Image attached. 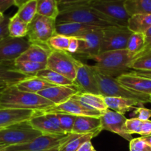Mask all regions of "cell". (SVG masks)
<instances>
[{
    "label": "cell",
    "instance_id": "obj_1",
    "mask_svg": "<svg viewBox=\"0 0 151 151\" xmlns=\"http://www.w3.org/2000/svg\"><path fill=\"white\" fill-rule=\"evenodd\" d=\"M59 7V14L56 20V24L76 22L101 27L118 26L109 18L90 7L88 2Z\"/></svg>",
    "mask_w": 151,
    "mask_h": 151
},
{
    "label": "cell",
    "instance_id": "obj_2",
    "mask_svg": "<svg viewBox=\"0 0 151 151\" xmlns=\"http://www.w3.org/2000/svg\"><path fill=\"white\" fill-rule=\"evenodd\" d=\"M136 56L127 50L108 51L99 53L90 57L94 60V67L102 74L113 78L127 73L130 70V65Z\"/></svg>",
    "mask_w": 151,
    "mask_h": 151
},
{
    "label": "cell",
    "instance_id": "obj_3",
    "mask_svg": "<svg viewBox=\"0 0 151 151\" xmlns=\"http://www.w3.org/2000/svg\"><path fill=\"white\" fill-rule=\"evenodd\" d=\"M53 106V103L38 94L25 92L15 85L7 86L0 97V109H30L38 111Z\"/></svg>",
    "mask_w": 151,
    "mask_h": 151
},
{
    "label": "cell",
    "instance_id": "obj_4",
    "mask_svg": "<svg viewBox=\"0 0 151 151\" xmlns=\"http://www.w3.org/2000/svg\"><path fill=\"white\" fill-rule=\"evenodd\" d=\"M91 68L97 82L99 93L104 97H115L131 99L142 105L151 103V96L132 91L120 83L116 78L103 75L94 66H91Z\"/></svg>",
    "mask_w": 151,
    "mask_h": 151
},
{
    "label": "cell",
    "instance_id": "obj_5",
    "mask_svg": "<svg viewBox=\"0 0 151 151\" xmlns=\"http://www.w3.org/2000/svg\"><path fill=\"white\" fill-rule=\"evenodd\" d=\"M42 135L33 128L29 120L0 128V150L13 145L25 144Z\"/></svg>",
    "mask_w": 151,
    "mask_h": 151
},
{
    "label": "cell",
    "instance_id": "obj_6",
    "mask_svg": "<svg viewBox=\"0 0 151 151\" xmlns=\"http://www.w3.org/2000/svg\"><path fill=\"white\" fill-rule=\"evenodd\" d=\"M70 134L64 135L42 134L31 142L1 149V151H58Z\"/></svg>",
    "mask_w": 151,
    "mask_h": 151
},
{
    "label": "cell",
    "instance_id": "obj_7",
    "mask_svg": "<svg viewBox=\"0 0 151 151\" xmlns=\"http://www.w3.org/2000/svg\"><path fill=\"white\" fill-rule=\"evenodd\" d=\"M56 19L36 14L28 24L27 38L30 43L47 44L48 40L56 35Z\"/></svg>",
    "mask_w": 151,
    "mask_h": 151
},
{
    "label": "cell",
    "instance_id": "obj_8",
    "mask_svg": "<svg viewBox=\"0 0 151 151\" xmlns=\"http://www.w3.org/2000/svg\"><path fill=\"white\" fill-rule=\"evenodd\" d=\"M77 59L66 51L52 50L47 59L46 66L70 81H74L76 76Z\"/></svg>",
    "mask_w": 151,
    "mask_h": 151
},
{
    "label": "cell",
    "instance_id": "obj_9",
    "mask_svg": "<svg viewBox=\"0 0 151 151\" xmlns=\"http://www.w3.org/2000/svg\"><path fill=\"white\" fill-rule=\"evenodd\" d=\"M133 32L127 27L110 26L103 29L100 52L126 50L127 41Z\"/></svg>",
    "mask_w": 151,
    "mask_h": 151
},
{
    "label": "cell",
    "instance_id": "obj_10",
    "mask_svg": "<svg viewBox=\"0 0 151 151\" xmlns=\"http://www.w3.org/2000/svg\"><path fill=\"white\" fill-rule=\"evenodd\" d=\"M93 9L109 18L118 26L127 27L130 15L124 7V1H107L93 0L88 2Z\"/></svg>",
    "mask_w": 151,
    "mask_h": 151
},
{
    "label": "cell",
    "instance_id": "obj_11",
    "mask_svg": "<svg viewBox=\"0 0 151 151\" xmlns=\"http://www.w3.org/2000/svg\"><path fill=\"white\" fill-rule=\"evenodd\" d=\"M37 114H67L74 116H88L100 117L102 113L91 110L83 106L78 100L71 97L68 101L61 104L53 105L47 109L36 111Z\"/></svg>",
    "mask_w": 151,
    "mask_h": 151
},
{
    "label": "cell",
    "instance_id": "obj_12",
    "mask_svg": "<svg viewBox=\"0 0 151 151\" xmlns=\"http://www.w3.org/2000/svg\"><path fill=\"white\" fill-rule=\"evenodd\" d=\"M31 43L26 38L7 36L0 40V62H14Z\"/></svg>",
    "mask_w": 151,
    "mask_h": 151
},
{
    "label": "cell",
    "instance_id": "obj_13",
    "mask_svg": "<svg viewBox=\"0 0 151 151\" xmlns=\"http://www.w3.org/2000/svg\"><path fill=\"white\" fill-rule=\"evenodd\" d=\"M104 28L89 31L76 37L79 41V47L76 54L85 59L99 54Z\"/></svg>",
    "mask_w": 151,
    "mask_h": 151
},
{
    "label": "cell",
    "instance_id": "obj_14",
    "mask_svg": "<svg viewBox=\"0 0 151 151\" xmlns=\"http://www.w3.org/2000/svg\"><path fill=\"white\" fill-rule=\"evenodd\" d=\"M127 118L124 114L107 109L102 113L100 116L102 131H108L110 132L118 134L127 141L130 142L133 139L132 135L128 134L125 131V123Z\"/></svg>",
    "mask_w": 151,
    "mask_h": 151
},
{
    "label": "cell",
    "instance_id": "obj_15",
    "mask_svg": "<svg viewBox=\"0 0 151 151\" xmlns=\"http://www.w3.org/2000/svg\"><path fill=\"white\" fill-rule=\"evenodd\" d=\"M73 83L81 92L100 94L91 66L83 63L80 60H78L77 63L76 76Z\"/></svg>",
    "mask_w": 151,
    "mask_h": 151
},
{
    "label": "cell",
    "instance_id": "obj_16",
    "mask_svg": "<svg viewBox=\"0 0 151 151\" xmlns=\"http://www.w3.org/2000/svg\"><path fill=\"white\" fill-rule=\"evenodd\" d=\"M78 92L81 91L74 84L73 86H54L37 94L53 103V105H58L68 101Z\"/></svg>",
    "mask_w": 151,
    "mask_h": 151
},
{
    "label": "cell",
    "instance_id": "obj_17",
    "mask_svg": "<svg viewBox=\"0 0 151 151\" xmlns=\"http://www.w3.org/2000/svg\"><path fill=\"white\" fill-rule=\"evenodd\" d=\"M116 80L132 91L151 96V79L150 78L127 72L118 77Z\"/></svg>",
    "mask_w": 151,
    "mask_h": 151
},
{
    "label": "cell",
    "instance_id": "obj_18",
    "mask_svg": "<svg viewBox=\"0 0 151 151\" xmlns=\"http://www.w3.org/2000/svg\"><path fill=\"white\" fill-rule=\"evenodd\" d=\"M36 111L30 109H0V128L30 120Z\"/></svg>",
    "mask_w": 151,
    "mask_h": 151
},
{
    "label": "cell",
    "instance_id": "obj_19",
    "mask_svg": "<svg viewBox=\"0 0 151 151\" xmlns=\"http://www.w3.org/2000/svg\"><path fill=\"white\" fill-rule=\"evenodd\" d=\"M52 50L47 44L31 43L28 50L24 52L16 60L31 61L46 65Z\"/></svg>",
    "mask_w": 151,
    "mask_h": 151
},
{
    "label": "cell",
    "instance_id": "obj_20",
    "mask_svg": "<svg viewBox=\"0 0 151 151\" xmlns=\"http://www.w3.org/2000/svg\"><path fill=\"white\" fill-rule=\"evenodd\" d=\"M102 131L100 117L88 116H77L73 128V134H97Z\"/></svg>",
    "mask_w": 151,
    "mask_h": 151
},
{
    "label": "cell",
    "instance_id": "obj_21",
    "mask_svg": "<svg viewBox=\"0 0 151 151\" xmlns=\"http://www.w3.org/2000/svg\"><path fill=\"white\" fill-rule=\"evenodd\" d=\"M100 28L104 27L76 23V22L58 23L56 24V34L63 35L68 37H78L89 31L100 29Z\"/></svg>",
    "mask_w": 151,
    "mask_h": 151
},
{
    "label": "cell",
    "instance_id": "obj_22",
    "mask_svg": "<svg viewBox=\"0 0 151 151\" xmlns=\"http://www.w3.org/2000/svg\"><path fill=\"white\" fill-rule=\"evenodd\" d=\"M78 100L83 106L91 110L104 113L108 109L105 103V97L101 94H94L87 92H78L72 97Z\"/></svg>",
    "mask_w": 151,
    "mask_h": 151
},
{
    "label": "cell",
    "instance_id": "obj_23",
    "mask_svg": "<svg viewBox=\"0 0 151 151\" xmlns=\"http://www.w3.org/2000/svg\"><path fill=\"white\" fill-rule=\"evenodd\" d=\"M30 124L33 128L36 129L42 134L46 135H64L67 134L60 128L55 126L44 114H37L36 112L35 116L30 118L29 120Z\"/></svg>",
    "mask_w": 151,
    "mask_h": 151
},
{
    "label": "cell",
    "instance_id": "obj_24",
    "mask_svg": "<svg viewBox=\"0 0 151 151\" xmlns=\"http://www.w3.org/2000/svg\"><path fill=\"white\" fill-rule=\"evenodd\" d=\"M15 86L20 91L33 94H37L49 87L54 86V85L37 76L27 77L25 79L15 84Z\"/></svg>",
    "mask_w": 151,
    "mask_h": 151
},
{
    "label": "cell",
    "instance_id": "obj_25",
    "mask_svg": "<svg viewBox=\"0 0 151 151\" xmlns=\"http://www.w3.org/2000/svg\"><path fill=\"white\" fill-rule=\"evenodd\" d=\"M105 100L108 109L124 115L127 112L134 110L137 106H143L139 102L123 97H105Z\"/></svg>",
    "mask_w": 151,
    "mask_h": 151
},
{
    "label": "cell",
    "instance_id": "obj_26",
    "mask_svg": "<svg viewBox=\"0 0 151 151\" xmlns=\"http://www.w3.org/2000/svg\"><path fill=\"white\" fill-rule=\"evenodd\" d=\"M27 77L16 70L14 62H0V81L8 86L15 85Z\"/></svg>",
    "mask_w": 151,
    "mask_h": 151
},
{
    "label": "cell",
    "instance_id": "obj_27",
    "mask_svg": "<svg viewBox=\"0 0 151 151\" xmlns=\"http://www.w3.org/2000/svg\"><path fill=\"white\" fill-rule=\"evenodd\" d=\"M98 136L97 134H77L71 133L68 139L61 145L58 151H77L84 142L91 141V139Z\"/></svg>",
    "mask_w": 151,
    "mask_h": 151
},
{
    "label": "cell",
    "instance_id": "obj_28",
    "mask_svg": "<svg viewBox=\"0 0 151 151\" xmlns=\"http://www.w3.org/2000/svg\"><path fill=\"white\" fill-rule=\"evenodd\" d=\"M151 27V14H137L130 16L127 28L132 32L144 34Z\"/></svg>",
    "mask_w": 151,
    "mask_h": 151
},
{
    "label": "cell",
    "instance_id": "obj_29",
    "mask_svg": "<svg viewBox=\"0 0 151 151\" xmlns=\"http://www.w3.org/2000/svg\"><path fill=\"white\" fill-rule=\"evenodd\" d=\"M35 76L41 78L44 81L50 83L54 86H73V81H70L66 77L54 72L50 69L45 68L43 70L39 71Z\"/></svg>",
    "mask_w": 151,
    "mask_h": 151
},
{
    "label": "cell",
    "instance_id": "obj_30",
    "mask_svg": "<svg viewBox=\"0 0 151 151\" xmlns=\"http://www.w3.org/2000/svg\"><path fill=\"white\" fill-rule=\"evenodd\" d=\"M124 7L130 16L137 14H151V0H126Z\"/></svg>",
    "mask_w": 151,
    "mask_h": 151
},
{
    "label": "cell",
    "instance_id": "obj_31",
    "mask_svg": "<svg viewBox=\"0 0 151 151\" xmlns=\"http://www.w3.org/2000/svg\"><path fill=\"white\" fill-rule=\"evenodd\" d=\"M37 14L56 20L59 14L57 0H37Z\"/></svg>",
    "mask_w": 151,
    "mask_h": 151
},
{
    "label": "cell",
    "instance_id": "obj_32",
    "mask_svg": "<svg viewBox=\"0 0 151 151\" xmlns=\"http://www.w3.org/2000/svg\"><path fill=\"white\" fill-rule=\"evenodd\" d=\"M28 24L24 22L16 14L10 18L8 24L9 36L13 38H26Z\"/></svg>",
    "mask_w": 151,
    "mask_h": 151
},
{
    "label": "cell",
    "instance_id": "obj_33",
    "mask_svg": "<svg viewBox=\"0 0 151 151\" xmlns=\"http://www.w3.org/2000/svg\"><path fill=\"white\" fill-rule=\"evenodd\" d=\"M14 66L18 72L28 77L35 76L39 71L47 68L45 64L25 60H15Z\"/></svg>",
    "mask_w": 151,
    "mask_h": 151
},
{
    "label": "cell",
    "instance_id": "obj_34",
    "mask_svg": "<svg viewBox=\"0 0 151 151\" xmlns=\"http://www.w3.org/2000/svg\"><path fill=\"white\" fill-rule=\"evenodd\" d=\"M16 14L29 24L37 14V0H29L22 4Z\"/></svg>",
    "mask_w": 151,
    "mask_h": 151
},
{
    "label": "cell",
    "instance_id": "obj_35",
    "mask_svg": "<svg viewBox=\"0 0 151 151\" xmlns=\"http://www.w3.org/2000/svg\"><path fill=\"white\" fill-rule=\"evenodd\" d=\"M145 38L144 34L133 32L127 41L126 50L137 56L144 48Z\"/></svg>",
    "mask_w": 151,
    "mask_h": 151
},
{
    "label": "cell",
    "instance_id": "obj_36",
    "mask_svg": "<svg viewBox=\"0 0 151 151\" xmlns=\"http://www.w3.org/2000/svg\"><path fill=\"white\" fill-rule=\"evenodd\" d=\"M130 69L151 71V52H142L138 55L132 62Z\"/></svg>",
    "mask_w": 151,
    "mask_h": 151
},
{
    "label": "cell",
    "instance_id": "obj_37",
    "mask_svg": "<svg viewBox=\"0 0 151 151\" xmlns=\"http://www.w3.org/2000/svg\"><path fill=\"white\" fill-rule=\"evenodd\" d=\"M70 41V37L56 34L48 40L47 44L53 50L67 52L68 46H69Z\"/></svg>",
    "mask_w": 151,
    "mask_h": 151
},
{
    "label": "cell",
    "instance_id": "obj_38",
    "mask_svg": "<svg viewBox=\"0 0 151 151\" xmlns=\"http://www.w3.org/2000/svg\"><path fill=\"white\" fill-rule=\"evenodd\" d=\"M60 122V126L65 134H71L77 116L67 114H56Z\"/></svg>",
    "mask_w": 151,
    "mask_h": 151
},
{
    "label": "cell",
    "instance_id": "obj_39",
    "mask_svg": "<svg viewBox=\"0 0 151 151\" xmlns=\"http://www.w3.org/2000/svg\"><path fill=\"white\" fill-rule=\"evenodd\" d=\"M142 123H143V121L136 117L127 119L125 123L126 133L130 134V135L133 134H137L141 135Z\"/></svg>",
    "mask_w": 151,
    "mask_h": 151
},
{
    "label": "cell",
    "instance_id": "obj_40",
    "mask_svg": "<svg viewBox=\"0 0 151 151\" xmlns=\"http://www.w3.org/2000/svg\"><path fill=\"white\" fill-rule=\"evenodd\" d=\"M130 149L136 151H151V146L141 137L130 142Z\"/></svg>",
    "mask_w": 151,
    "mask_h": 151
},
{
    "label": "cell",
    "instance_id": "obj_41",
    "mask_svg": "<svg viewBox=\"0 0 151 151\" xmlns=\"http://www.w3.org/2000/svg\"><path fill=\"white\" fill-rule=\"evenodd\" d=\"M132 116L142 121L149 120L150 118H151V109H147L142 106L136 107L133 110Z\"/></svg>",
    "mask_w": 151,
    "mask_h": 151
},
{
    "label": "cell",
    "instance_id": "obj_42",
    "mask_svg": "<svg viewBox=\"0 0 151 151\" xmlns=\"http://www.w3.org/2000/svg\"><path fill=\"white\" fill-rule=\"evenodd\" d=\"M10 18L4 16L0 19V40L8 36V24Z\"/></svg>",
    "mask_w": 151,
    "mask_h": 151
},
{
    "label": "cell",
    "instance_id": "obj_43",
    "mask_svg": "<svg viewBox=\"0 0 151 151\" xmlns=\"http://www.w3.org/2000/svg\"><path fill=\"white\" fill-rule=\"evenodd\" d=\"M78 47H79V41H78V38L76 37H70V41L69 46H68L67 52L73 55L77 52Z\"/></svg>",
    "mask_w": 151,
    "mask_h": 151
},
{
    "label": "cell",
    "instance_id": "obj_44",
    "mask_svg": "<svg viewBox=\"0 0 151 151\" xmlns=\"http://www.w3.org/2000/svg\"><path fill=\"white\" fill-rule=\"evenodd\" d=\"M151 135V120L143 121L142 126L141 137H147Z\"/></svg>",
    "mask_w": 151,
    "mask_h": 151
},
{
    "label": "cell",
    "instance_id": "obj_45",
    "mask_svg": "<svg viewBox=\"0 0 151 151\" xmlns=\"http://www.w3.org/2000/svg\"><path fill=\"white\" fill-rule=\"evenodd\" d=\"M59 3V6L62 5H70V4H82V3H87L93 0H57Z\"/></svg>",
    "mask_w": 151,
    "mask_h": 151
},
{
    "label": "cell",
    "instance_id": "obj_46",
    "mask_svg": "<svg viewBox=\"0 0 151 151\" xmlns=\"http://www.w3.org/2000/svg\"><path fill=\"white\" fill-rule=\"evenodd\" d=\"M13 5H15V0H0V12L4 13Z\"/></svg>",
    "mask_w": 151,
    "mask_h": 151
},
{
    "label": "cell",
    "instance_id": "obj_47",
    "mask_svg": "<svg viewBox=\"0 0 151 151\" xmlns=\"http://www.w3.org/2000/svg\"><path fill=\"white\" fill-rule=\"evenodd\" d=\"M44 114L46 116V117L56 127H57L58 128H61L60 126V122H59V119L58 117V115L56 114Z\"/></svg>",
    "mask_w": 151,
    "mask_h": 151
},
{
    "label": "cell",
    "instance_id": "obj_48",
    "mask_svg": "<svg viewBox=\"0 0 151 151\" xmlns=\"http://www.w3.org/2000/svg\"><path fill=\"white\" fill-rule=\"evenodd\" d=\"M130 73L133 75H139V76L144 77V78L151 79V71H143V70H130Z\"/></svg>",
    "mask_w": 151,
    "mask_h": 151
},
{
    "label": "cell",
    "instance_id": "obj_49",
    "mask_svg": "<svg viewBox=\"0 0 151 151\" xmlns=\"http://www.w3.org/2000/svg\"><path fill=\"white\" fill-rule=\"evenodd\" d=\"M95 148L93 147V145H92L91 141H88L84 142L79 148L77 150V151H93Z\"/></svg>",
    "mask_w": 151,
    "mask_h": 151
},
{
    "label": "cell",
    "instance_id": "obj_50",
    "mask_svg": "<svg viewBox=\"0 0 151 151\" xmlns=\"http://www.w3.org/2000/svg\"><path fill=\"white\" fill-rule=\"evenodd\" d=\"M151 50V36L146 37V38H145L144 48L143 51L142 52H146V51H148V50ZM139 54H140V53H139Z\"/></svg>",
    "mask_w": 151,
    "mask_h": 151
},
{
    "label": "cell",
    "instance_id": "obj_51",
    "mask_svg": "<svg viewBox=\"0 0 151 151\" xmlns=\"http://www.w3.org/2000/svg\"><path fill=\"white\" fill-rule=\"evenodd\" d=\"M29 0H15V6H16L19 8L22 4H25V3H26Z\"/></svg>",
    "mask_w": 151,
    "mask_h": 151
},
{
    "label": "cell",
    "instance_id": "obj_52",
    "mask_svg": "<svg viewBox=\"0 0 151 151\" xmlns=\"http://www.w3.org/2000/svg\"><path fill=\"white\" fill-rule=\"evenodd\" d=\"M142 137L148 143V144L150 145L151 146V135L147 136V137Z\"/></svg>",
    "mask_w": 151,
    "mask_h": 151
},
{
    "label": "cell",
    "instance_id": "obj_53",
    "mask_svg": "<svg viewBox=\"0 0 151 151\" xmlns=\"http://www.w3.org/2000/svg\"><path fill=\"white\" fill-rule=\"evenodd\" d=\"M144 35H145V36H146V37H150V36H151V27L150 28V29H148V30L146 32H145Z\"/></svg>",
    "mask_w": 151,
    "mask_h": 151
},
{
    "label": "cell",
    "instance_id": "obj_54",
    "mask_svg": "<svg viewBox=\"0 0 151 151\" xmlns=\"http://www.w3.org/2000/svg\"><path fill=\"white\" fill-rule=\"evenodd\" d=\"M99 1H125L126 0H99Z\"/></svg>",
    "mask_w": 151,
    "mask_h": 151
},
{
    "label": "cell",
    "instance_id": "obj_55",
    "mask_svg": "<svg viewBox=\"0 0 151 151\" xmlns=\"http://www.w3.org/2000/svg\"><path fill=\"white\" fill-rule=\"evenodd\" d=\"M7 86H8V85H7V84L6 83H4V82H3V81H0V87Z\"/></svg>",
    "mask_w": 151,
    "mask_h": 151
},
{
    "label": "cell",
    "instance_id": "obj_56",
    "mask_svg": "<svg viewBox=\"0 0 151 151\" xmlns=\"http://www.w3.org/2000/svg\"><path fill=\"white\" fill-rule=\"evenodd\" d=\"M6 86H2V87H0V97H1V93H2L3 90H4V88H5Z\"/></svg>",
    "mask_w": 151,
    "mask_h": 151
},
{
    "label": "cell",
    "instance_id": "obj_57",
    "mask_svg": "<svg viewBox=\"0 0 151 151\" xmlns=\"http://www.w3.org/2000/svg\"><path fill=\"white\" fill-rule=\"evenodd\" d=\"M3 16H4V14H3L2 13H1V12H0V19H1V18H2Z\"/></svg>",
    "mask_w": 151,
    "mask_h": 151
},
{
    "label": "cell",
    "instance_id": "obj_58",
    "mask_svg": "<svg viewBox=\"0 0 151 151\" xmlns=\"http://www.w3.org/2000/svg\"><path fill=\"white\" fill-rule=\"evenodd\" d=\"M148 51H150V52H151V50H148Z\"/></svg>",
    "mask_w": 151,
    "mask_h": 151
},
{
    "label": "cell",
    "instance_id": "obj_59",
    "mask_svg": "<svg viewBox=\"0 0 151 151\" xmlns=\"http://www.w3.org/2000/svg\"><path fill=\"white\" fill-rule=\"evenodd\" d=\"M93 151H96V150H93Z\"/></svg>",
    "mask_w": 151,
    "mask_h": 151
},
{
    "label": "cell",
    "instance_id": "obj_60",
    "mask_svg": "<svg viewBox=\"0 0 151 151\" xmlns=\"http://www.w3.org/2000/svg\"><path fill=\"white\" fill-rule=\"evenodd\" d=\"M0 151H1V150H0Z\"/></svg>",
    "mask_w": 151,
    "mask_h": 151
},
{
    "label": "cell",
    "instance_id": "obj_61",
    "mask_svg": "<svg viewBox=\"0 0 151 151\" xmlns=\"http://www.w3.org/2000/svg\"></svg>",
    "mask_w": 151,
    "mask_h": 151
}]
</instances>
